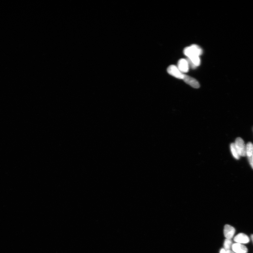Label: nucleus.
Returning a JSON list of instances; mask_svg holds the SVG:
<instances>
[{
  "label": "nucleus",
  "instance_id": "nucleus-1",
  "mask_svg": "<svg viewBox=\"0 0 253 253\" xmlns=\"http://www.w3.org/2000/svg\"><path fill=\"white\" fill-rule=\"evenodd\" d=\"M184 53L187 58L194 56H200L203 54V50L199 46L193 45L184 49Z\"/></svg>",
  "mask_w": 253,
  "mask_h": 253
},
{
  "label": "nucleus",
  "instance_id": "nucleus-2",
  "mask_svg": "<svg viewBox=\"0 0 253 253\" xmlns=\"http://www.w3.org/2000/svg\"><path fill=\"white\" fill-rule=\"evenodd\" d=\"M234 144L240 157L246 156V145L243 140L241 138H237Z\"/></svg>",
  "mask_w": 253,
  "mask_h": 253
},
{
  "label": "nucleus",
  "instance_id": "nucleus-3",
  "mask_svg": "<svg viewBox=\"0 0 253 253\" xmlns=\"http://www.w3.org/2000/svg\"><path fill=\"white\" fill-rule=\"evenodd\" d=\"M167 71L169 74L178 79H183L185 76V74L181 72L177 66L174 65L169 66Z\"/></svg>",
  "mask_w": 253,
  "mask_h": 253
},
{
  "label": "nucleus",
  "instance_id": "nucleus-4",
  "mask_svg": "<svg viewBox=\"0 0 253 253\" xmlns=\"http://www.w3.org/2000/svg\"><path fill=\"white\" fill-rule=\"evenodd\" d=\"M178 68L183 74L187 73L190 68L189 64L187 59L182 58L178 62Z\"/></svg>",
  "mask_w": 253,
  "mask_h": 253
},
{
  "label": "nucleus",
  "instance_id": "nucleus-5",
  "mask_svg": "<svg viewBox=\"0 0 253 253\" xmlns=\"http://www.w3.org/2000/svg\"><path fill=\"white\" fill-rule=\"evenodd\" d=\"M235 232V229L234 227L229 225H226L224 226V234L226 239H231L233 238Z\"/></svg>",
  "mask_w": 253,
  "mask_h": 253
},
{
  "label": "nucleus",
  "instance_id": "nucleus-6",
  "mask_svg": "<svg viewBox=\"0 0 253 253\" xmlns=\"http://www.w3.org/2000/svg\"><path fill=\"white\" fill-rule=\"evenodd\" d=\"M183 80L187 84L194 88L197 89L200 87V84L193 77L185 75V76Z\"/></svg>",
  "mask_w": 253,
  "mask_h": 253
},
{
  "label": "nucleus",
  "instance_id": "nucleus-7",
  "mask_svg": "<svg viewBox=\"0 0 253 253\" xmlns=\"http://www.w3.org/2000/svg\"><path fill=\"white\" fill-rule=\"evenodd\" d=\"M234 241L237 243L240 244H247L250 242V238L246 234L243 233H240L235 237Z\"/></svg>",
  "mask_w": 253,
  "mask_h": 253
},
{
  "label": "nucleus",
  "instance_id": "nucleus-8",
  "mask_svg": "<svg viewBox=\"0 0 253 253\" xmlns=\"http://www.w3.org/2000/svg\"><path fill=\"white\" fill-rule=\"evenodd\" d=\"M232 248L233 251L236 253H247V247L241 244L236 243L232 244Z\"/></svg>",
  "mask_w": 253,
  "mask_h": 253
},
{
  "label": "nucleus",
  "instance_id": "nucleus-9",
  "mask_svg": "<svg viewBox=\"0 0 253 253\" xmlns=\"http://www.w3.org/2000/svg\"><path fill=\"white\" fill-rule=\"evenodd\" d=\"M246 156L247 157H251L253 154V144L251 142H249L246 145Z\"/></svg>",
  "mask_w": 253,
  "mask_h": 253
},
{
  "label": "nucleus",
  "instance_id": "nucleus-10",
  "mask_svg": "<svg viewBox=\"0 0 253 253\" xmlns=\"http://www.w3.org/2000/svg\"><path fill=\"white\" fill-rule=\"evenodd\" d=\"M230 149L232 156L235 159L238 160L240 159V156L238 151L235 146L234 143H232L230 145Z\"/></svg>",
  "mask_w": 253,
  "mask_h": 253
},
{
  "label": "nucleus",
  "instance_id": "nucleus-11",
  "mask_svg": "<svg viewBox=\"0 0 253 253\" xmlns=\"http://www.w3.org/2000/svg\"><path fill=\"white\" fill-rule=\"evenodd\" d=\"M232 242L231 239H226L225 240L224 247L225 250L226 251L230 250L232 247Z\"/></svg>",
  "mask_w": 253,
  "mask_h": 253
},
{
  "label": "nucleus",
  "instance_id": "nucleus-12",
  "mask_svg": "<svg viewBox=\"0 0 253 253\" xmlns=\"http://www.w3.org/2000/svg\"><path fill=\"white\" fill-rule=\"evenodd\" d=\"M248 161L250 164V165H251L252 169H253V161L252 159V157H248Z\"/></svg>",
  "mask_w": 253,
  "mask_h": 253
},
{
  "label": "nucleus",
  "instance_id": "nucleus-13",
  "mask_svg": "<svg viewBox=\"0 0 253 253\" xmlns=\"http://www.w3.org/2000/svg\"><path fill=\"white\" fill-rule=\"evenodd\" d=\"M220 253H226V251L224 249L222 248L220 250Z\"/></svg>",
  "mask_w": 253,
  "mask_h": 253
},
{
  "label": "nucleus",
  "instance_id": "nucleus-14",
  "mask_svg": "<svg viewBox=\"0 0 253 253\" xmlns=\"http://www.w3.org/2000/svg\"><path fill=\"white\" fill-rule=\"evenodd\" d=\"M226 253H235L233 251H231V250H228V251H226Z\"/></svg>",
  "mask_w": 253,
  "mask_h": 253
},
{
  "label": "nucleus",
  "instance_id": "nucleus-15",
  "mask_svg": "<svg viewBox=\"0 0 253 253\" xmlns=\"http://www.w3.org/2000/svg\"><path fill=\"white\" fill-rule=\"evenodd\" d=\"M251 238L253 242V234H252L251 235Z\"/></svg>",
  "mask_w": 253,
  "mask_h": 253
},
{
  "label": "nucleus",
  "instance_id": "nucleus-16",
  "mask_svg": "<svg viewBox=\"0 0 253 253\" xmlns=\"http://www.w3.org/2000/svg\"><path fill=\"white\" fill-rule=\"evenodd\" d=\"M251 157H252V159L253 161V154L252 156Z\"/></svg>",
  "mask_w": 253,
  "mask_h": 253
}]
</instances>
